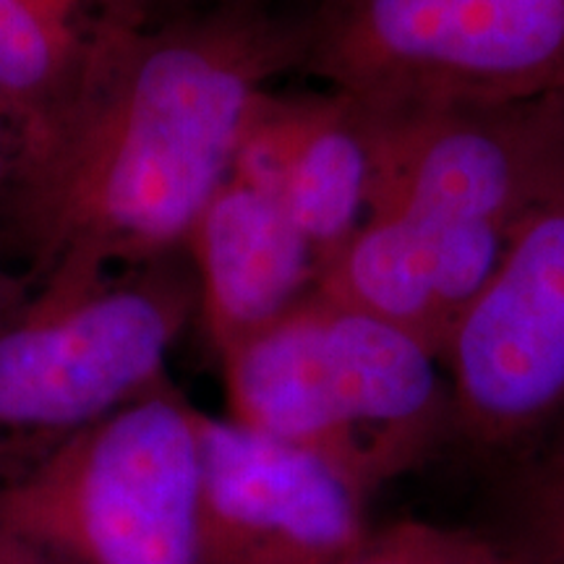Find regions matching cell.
I'll return each instance as SVG.
<instances>
[{
    "label": "cell",
    "mask_w": 564,
    "mask_h": 564,
    "mask_svg": "<svg viewBox=\"0 0 564 564\" xmlns=\"http://www.w3.org/2000/svg\"><path fill=\"white\" fill-rule=\"evenodd\" d=\"M301 53L303 17L264 3L152 21L13 204L34 272L66 257L133 267L183 251L253 110Z\"/></svg>",
    "instance_id": "6da1fadb"
},
{
    "label": "cell",
    "mask_w": 564,
    "mask_h": 564,
    "mask_svg": "<svg viewBox=\"0 0 564 564\" xmlns=\"http://www.w3.org/2000/svg\"><path fill=\"white\" fill-rule=\"evenodd\" d=\"M220 364L228 419L327 457L369 497L455 436L440 356L322 293Z\"/></svg>",
    "instance_id": "7a4b0ae2"
},
{
    "label": "cell",
    "mask_w": 564,
    "mask_h": 564,
    "mask_svg": "<svg viewBox=\"0 0 564 564\" xmlns=\"http://www.w3.org/2000/svg\"><path fill=\"white\" fill-rule=\"evenodd\" d=\"M0 308V484L167 379L196 314L171 259L102 264L66 257Z\"/></svg>",
    "instance_id": "3957f363"
},
{
    "label": "cell",
    "mask_w": 564,
    "mask_h": 564,
    "mask_svg": "<svg viewBox=\"0 0 564 564\" xmlns=\"http://www.w3.org/2000/svg\"><path fill=\"white\" fill-rule=\"evenodd\" d=\"M199 419L165 382L0 484V525L58 564H199Z\"/></svg>",
    "instance_id": "277c9868"
},
{
    "label": "cell",
    "mask_w": 564,
    "mask_h": 564,
    "mask_svg": "<svg viewBox=\"0 0 564 564\" xmlns=\"http://www.w3.org/2000/svg\"><path fill=\"white\" fill-rule=\"evenodd\" d=\"M299 70L371 108L564 100V0H324Z\"/></svg>",
    "instance_id": "5b68a950"
},
{
    "label": "cell",
    "mask_w": 564,
    "mask_h": 564,
    "mask_svg": "<svg viewBox=\"0 0 564 564\" xmlns=\"http://www.w3.org/2000/svg\"><path fill=\"white\" fill-rule=\"evenodd\" d=\"M457 440L486 455L564 442V173L512 230L442 350Z\"/></svg>",
    "instance_id": "8992f818"
},
{
    "label": "cell",
    "mask_w": 564,
    "mask_h": 564,
    "mask_svg": "<svg viewBox=\"0 0 564 564\" xmlns=\"http://www.w3.org/2000/svg\"><path fill=\"white\" fill-rule=\"evenodd\" d=\"M358 105L371 139V209L440 228L512 236L564 173L562 97L421 108Z\"/></svg>",
    "instance_id": "52a82bcc"
},
{
    "label": "cell",
    "mask_w": 564,
    "mask_h": 564,
    "mask_svg": "<svg viewBox=\"0 0 564 564\" xmlns=\"http://www.w3.org/2000/svg\"><path fill=\"white\" fill-rule=\"evenodd\" d=\"M199 564H327L369 533V494L327 457L202 411Z\"/></svg>",
    "instance_id": "ba28073f"
},
{
    "label": "cell",
    "mask_w": 564,
    "mask_h": 564,
    "mask_svg": "<svg viewBox=\"0 0 564 564\" xmlns=\"http://www.w3.org/2000/svg\"><path fill=\"white\" fill-rule=\"evenodd\" d=\"M232 173L285 204L324 270L371 209L373 160L364 108L337 89H270L253 110Z\"/></svg>",
    "instance_id": "9c48e42d"
},
{
    "label": "cell",
    "mask_w": 564,
    "mask_h": 564,
    "mask_svg": "<svg viewBox=\"0 0 564 564\" xmlns=\"http://www.w3.org/2000/svg\"><path fill=\"white\" fill-rule=\"evenodd\" d=\"M196 314L217 358L262 333L319 288V259L270 188L243 175L217 188L188 230Z\"/></svg>",
    "instance_id": "30bf717a"
},
{
    "label": "cell",
    "mask_w": 564,
    "mask_h": 564,
    "mask_svg": "<svg viewBox=\"0 0 564 564\" xmlns=\"http://www.w3.org/2000/svg\"><path fill=\"white\" fill-rule=\"evenodd\" d=\"M158 3L0 0V105L30 133L34 167L152 24Z\"/></svg>",
    "instance_id": "8fae6325"
},
{
    "label": "cell",
    "mask_w": 564,
    "mask_h": 564,
    "mask_svg": "<svg viewBox=\"0 0 564 564\" xmlns=\"http://www.w3.org/2000/svg\"><path fill=\"white\" fill-rule=\"evenodd\" d=\"M324 299L398 327L442 361L455 316L426 228L390 209H371L350 241L322 270Z\"/></svg>",
    "instance_id": "7c38bea8"
},
{
    "label": "cell",
    "mask_w": 564,
    "mask_h": 564,
    "mask_svg": "<svg viewBox=\"0 0 564 564\" xmlns=\"http://www.w3.org/2000/svg\"><path fill=\"white\" fill-rule=\"evenodd\" d=\"M327 564H523L510 544L468 528L398 520L369 533Z\"/></svg>",
    "instance_id": "4fadbf2b"
},
{
    "label": "cell",
    "mask_w": 564,
    "mask_h": 564,
    "mask_svg": "<svg viewBox=\"0 0 564 564\" xmlns=\"http://www.w3.org/2000/svg\"><path fill=\"white\" fill-rule=\"evenodd\" d=\"M564 531V442L539 457L523 491V535Z\"/></svg>",
    "instance_id": "5bb4252c"
},
{
    "label": "cell",
    "mask_w": 564,
    "mask_h": 564,
    "mask_svg": "<svg viewBox=\"0 0 564 564\" xmlns=\"http://www.w3.org/2000/svg\"><path fill=\"white\" fill-rule=\"evenodd\" d=\"M34 144L17 118L0 105V204H13L34 171Z\"/></svg>",
    "instance_id": "9a60e30c"
},
{
    "label": "cell",
    "mask_w": 564,
    "mask_h": 564,
    "mask_svg": "<svg viewBox=\"0 0 564 564\" xmlns=\"http://www.w3.org/2000/svg\"><path fill=\"white\" fill-rule=\"evenodd\" d=\"M523 564H564V531L546 535H525L510 544Z\"/></svg>",
    "instance_id": "2e32d148"
},
{
    "label": "cell",
    "mask_w": 564,
    "mask_h": 564,
    "mask_svg": "<svg viewBox=\"0 0 564 564\" xmlns=\"http://www.w3.org/2000/svg\"><path fill=\"white\" fill-rule=\"evenodd\" d=\"M0 564H58L51 556L37 552L32 544H26L24 539H19L17 533H11L9 528L0 525Z\"/></svg>",
    "instance_id": "e0dca14e"
},
{
    "label": "cell",
    "mask_w": 564,
    "mask_h": 564,
    "mask_svg": "<svg viewBox=\"0 0 564 564\" xmlns=\"http://www.w3.org/2000/svg\"><path fill=\"white\" fill-rule=\"evenodd\" d=\"M207 6H217V3H262V0H204Z\"/></svg>",
    "instance_id": "ac0fdd59"
},
{
    "label": "cell",
    "mask_w": 564,
    "mask_h": 564,
    "mask_svg": "<svg viewBox=\"0 0 564 564\" xmlns=\"http://www.w3.org/2000/svg\"><path fill=\"white\" fill-rule=\"evenodd\" d=\"M11 295H13V293H6V291H0V308H3L6 303L11 301Z\"/></svg>",
    "instance_id": "d6986e66"
}]
</instances>
